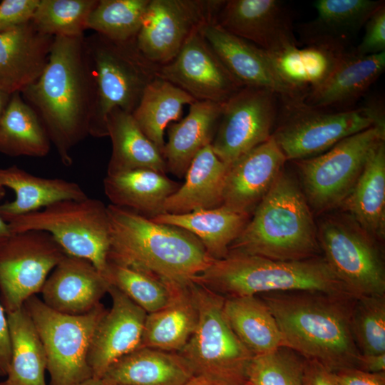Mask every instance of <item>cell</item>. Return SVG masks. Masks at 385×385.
Listing matches in <instances>:
<instances>
[{
    "mask_svg": "<svg viewBox=\"0 0 385 385\" xmlns=\"http://www.w3.org/2000/svg\"><path fill=\"white\" fill-rule=\"evenodd\" d=\"M21 94L40 118L61 163L71 166L72 149L89 135L94 106L84 35L54 37L43 71Z\"/></svg>",
    "mask_w": 385,
    "mask_h": 385,
    "instance_id": "6da1fadb",
    "label": "cell"
},
{
    "mask_svg": "<svg viewBox=\"0 0 385 385\" xmlns=\"http://www.w3.org/2000/svg\"><path fill=\"white\" fill-rule=\"evenodd\" d=\"M260 295L277 322L282 346L332 372L357 369L361 353L351 329L357 297L315 291Z\"/></svg>",
    "mask_w": 385,
    "mask_h": 385,
    "instance_id": "7a4b0ae2",
    "label": "cell"
},
{
    "mask_svg": "<svg viewBox=\"0 0 385 385\" xmlns=\"http://www.w3.org/2000/svg\"><path fill=\"white\" fill-rule=\"evenodd\" d=\"M107 212L108 262L183 282L192 279L214 260L201 242L182 228L111 204Z\"/></svg>",
    "mask_w": 385,
    "mask_h": 385,
    "instance_id": "3957f363",
    "label": "cell"
},
{
    "mask_svg": "<svg viewBox=\"0 0 385 385\" xmlns=\"http://www.w3.org/2000/svg\"><path fill=\"white\" fill-rule=\"evenodd\" d=\"M229 252L280 261L321 256L314 212L299 183L283 170Z\"/></svg>",
    "mask_w": 385,
    "mask_h": 385,
    "instance_id": "277c9868",
    "label": "cell"
},
{
    "mask_svg": "<svg viewBox=\"0 0 385 385\" xmlns=\"http://www.w3.org/2000/svg\"><path fill=\"white\" fill-rule=\"evenodd\" d=\"M192 280L225 298L292 291L353 295L322 255L280 261L229 252L225 257L214 260Z\"/></svg>",
    "mask_w": 385,
    "mask_h": 385,
    "instance_id": "5b68a950",
    "label": "cell"
},
{
    "mask_svg": "<svg viewBox=\"0 0 385 385\" xmlns=\"http://www.w3.org/2000/svg\"><path fill=\"white\" fill-rule=\"evenodd\" d=\"M84 47L94 85V106L89 135L108 136L107 116L119 108L133 113L160 66L148 61L135 39L120 42L94 33L84 36Z\"/></svg>",
    "mask_w": 385,
    "mask_h": 385,
    "instance_id": "8992f818",
    "label": "cell"
},
{
    "mask_svg": "<svg viewBox=\"0 0 385 385\" xmlns=\"http://www.w3.org/2000/svg\"><path fill=\"white\" fill-rule=\"evenodd\" d=\"M385 124L381 108L368 105L332 112L312 107L302 98H279L272 134L287 160L318 155L342 140L375 125Z\"/></svg>",
    "mask_w": 385,
    "mask_h": 385,
    "instance_id": "52a82bcc",
    "label": "cell"
},
{
    "mask_svg": "<svg viewBox=\"0 0 385 385\" xmlns=\"http://www.w3.org/2000/svg\"><path fill=\"white\" fill-rule=\"evenodd\" d=\"M193 281V280H192ZM199 319L192 335L178 354L193 376L223 385H242L253 354L230 326L223 311L225 297L193 281Z\"/></svg>",
    "mask_w": 385,
    "mask_h": 385,
    "instance_id": "ba28073f",
    "label": "cell"
},
{
    "mask_svg": "<svg viewBox=\"0 0 385 385\" xmlns=\"http://www.w3.org/2000/svg\"><path fill=\"white\" fill-rule=\"evenodd\" d=\"M7 222L12 234L49 233L66 255L88 260L106 276L110 233L107 205L102 201L88 197L60 200Z\"/></svg>",
    "mask_w": 385,
    "mask_h": 385,
    "instance_id": "9c48e42d",
    "label": "cell"
},
{
    "mask_svg": "<svg viewBox=\"0 0 385 385\" xmlns=\"http://www.w3.org/2000/svg\"><path fill=\"white\" fill-rule=\"evenodd\" d=\"M385 140V124L351 135L327 151L294 161L299 185L312 212L339 208L359 178L373 150Z\"/></svg>",
    "mask_w": 385,
    "mask_h": 385,
    "instance_id": "30bf717a",
    "label": "cell"
},
{
    "mask_svg": "<svg viewBox=\"0 0 385 385\" xmlns=\"http://www.w3.org/2000/svg\"><path fill=\"white\" fill-rule=\"evenodd\" d=\"M317 227L323 257L353 295H385V266L377 240L343 212L323 214Z\"/></svg>",
    "mask_w": 385,
    "mask_h": 385,
    "instance_id": "8fae6325",
    "label": "cell"
},
{
    "mask_svg": "<svg viewBox=\"0 0 385 385\" xmlns=\"http://www.w3.org/2000/svg\"><path fill=\"white\" fill-rule=\"evenodd\" d=\"M24 307L45 349L49 385H78L93 377L88 353L96 329L108 309L100 303L86 314H66L51 309L36 295Z\"/></svg>",
    "mask_w": 385,
    "mask_h": 385,
    "instance_id": "7c38bea8",
    "label": "cell"
},
{
    "mask_svg": "<svg viewBox=\"0 0 385 385\" xmlns=\"http://www.w3.org/2000/svg\"><path fill=\"white\" fill-rule=\"evenodd\" d=\"M66 255L48 232L13 234L0 247V292L6 313L24 306L40 292L46 279Z\"/></svg>",
    "mask_w": 385,
    "mask_h": 385,
    "instance_id": "4fadbf2b",
    "label": "cell"
},
{
    "mask_svg": "<svg viewBox=\"0 0 385 385\" xmlns=\"http://www.w3.org/2000/svg\"><path fill=\"white\" fill-rule=\"evenodd\" d=\"M279 106L274 92L247 86L222 103L211 147L227 168L272 135Z\"/></svg>",
    "mask_w": 385,
    "mask_h": 385,
    "instance_id": "5bb4252c",
    "label": "cell"
},
{
    "mask_svg": "<svg viewBox=\"0 0 385 385\" xmlns=\"http://www.w3.org/2000/svg\"><path fill=\"white\" fill-rule=\"evenodd\" d=\"M225 1L150 0L135 42L150 62L172 61L189 37L214 22Z\"/></svg>",
    "mask_w": 385,
    "mask_h": 385,
    "instance_id": "9a60e30c",
    "label": "cell"
},
{
    "mask_svg": "<svg viewBox=\"0 0 385 385\" xmlns=\"http://www.w3.org/2000/svg\"><path fill=\"white\" fill-rule=\"evenodd\" d=\"M201 29L191 34L172 61L160 66L158 77L196 101L222 104L244 86L220 60Z\"/></svg>",
    "mask_w": 385,
    "mask_h": 385,
    "instance_id": "2e32d148",
    "label": "cell"
},
{
    "mask_svg": "<svg viewBox=\"0 0 385 385\" xmlns=\"http://www.w3.org/2000/svg\"><path fill=\"white\" fill-rule=\"evenodd\" d=\"M215 23L269 53L297 45L290 16L280 1H225Z\"/></svg>",
    "mask_w": 385,
    "mask_h": 385,
    "instance_id": "e0dca14e",
    "label": "cell"
},
{
    "mask_svg": "<svg viewBox=\"0 0 385 385\" xmlns=\"http://www.w3.org/2000/svg\"><path fill=\"white\" fill-rule=\"evenodd\" d=\"M287 159L271 135L227 169L222 205L250 215L284 170Z\"/></svg>",
    "mask_w": 385,
    "mask_h": 385,
    "instance_id": "ac0fdd59",
    "label": "cell"
},
{
    "mask_svg": "<svg viewBox=\"0 0 385 385\" xmlns=\"http://www.w3.org/2000/svg\"><path fill=\"white\" fill-rule=\"evenodd\" d=\"M112 306L99 322L88 353L93 377L101 379L115 361L141 346L147 313L110 284Z\"/></svg>",
    "mask_w": 385,
    "mask_h": 385,
    "instance_id": "d6986e66",
    "label": "cell"
},
{
    "mask_svg": "<svg viewBox=\"0 0 385 385\" xmlns=\"http://www.w3.org/2000/svg\"><path fill=\"white\" fill-rule=\"evenodd\" d=\"M201 32L220 60L243 86L269 90L279 98H302L277 73L267 51L234 36L214 22Z\"/></svg>",
    "mask_w": 385,
    "mask_h": 385,
    "instance_id": "ffe728a7",
    "label": "cell"
},
{
    "mask_svg": "<svg viewBox=\"0 0 385 385\" xmlns=\"http://www.w3.org/2000/svg\"><path fill=\"white\" fill-rule=\"evenodd\" d=\"M109 286L91 262L66 255L50 273L40 292L42 301L51 309L80 315L98 306Z\"/></svg>",
    "mask_w": 385,
    "mask_h": 385,
    "instance_id": "44dd1931",
    "label": "cell"
},
{
    "mask_svg": "<svg viewBox=\"0 0 385 385\" xmlns=\"http://www.w3.org/2000/svg\"><path fill=\"white\" fill-rule=\"evenodd\" d=\"M53 40L31 21L0 31V90L21 93L35 82L48 61Z\"/></svg>",
    "mask_w": 385,
    "mask_h": 385,
    "instance_id": "7402d4cb",
    "label": "cell"
},
{
    "mask_svg": "<svg viewBox=\"0 0 385 385\" xmlns=\"http://www.w3.org/2000/svg\"><path fill=\"white\" fill-rule=\"evenodd\" d=\"M170 289L168 304L147 314L141 346L179 352L197 327L199 312L193 281L165 279Z\"/></svg>",
    "mask_w": 385,
    "mask_h": 385,
    "instance_id": "603a6c76",
    "label": "cell"
},
{
    "mask_svg": "<svg viewBox=\"0 0 385 385\" xmlns=\"http://www.w3.org/2000/svg\"><path fill=\"white\" fill-rule=\"evenodd\" d=\"M384 68L385 51L367 56L347 51L328 78L303 101L327 110L352 103L365 93Z\"/></svg>",
    "mask_w": 385,
    "mask_h": 385,
    "instance_id": "cb8c5ba5",
    "label": "cell"
},
{
    "mask_svg": "<svg viewBox=\"0 0 385 385\" xmlns=\"http://www.w3.org/2000/svg\"><path fill=\"white\" fill-rule=\"evenodd\" d=\"M222 105L210 101H195L188 114L172 123L168 130L163 155L167 171L183 178L195 156L210 145L220 118Z\"/></svg>",
    "mask_w": 385,
    "mask_h": 385,
    "instance_id": "d4e9b609",
    "label": "cell"
},
{
    "mask_svg": "<svg viewBox=\"0 0 385 385\" xmlns=\"http://www.w3.org/2000/svg\"><path fill=\"white\" fill-rule=\"evenodd\" d=\"M192 376L178 353L140 346L111 365L101 379L106 385H185Z\"/></svg>",
    "mask_w": 385,
    "mask_h": 385,
    "instance_id": "484cf974",
    "label": "cell"
},
{
    "mask_svg": "<svg viewBox=\"0 0 385 385\" xmlns=\"http://www.w3.org/2000/svg\"><path fill=\"white\" fill-rule=\"evenodd\" d=\"M347 51L344 45L324 43L267 53L282 81L304 98L328 78Z\"/></svg>",
    "mask_w": 385,
    "mask_h": 385,
    "instance_id": "4316f807",
    "label": "cell"
},
{
    "mask_svg": "<svg viewBox=\"0 0 385 385\" xmlns=\"http://www.w3.org/2000/svg\"><path fill=\"white\" fill-rule=\"evenodd\" d=\"M227 169L211 144L205 147L191 161L185 182L165 200L164 212L180 215L221 206Z\"/></svg>",
    "mask_w": 385,
    "mask_h": 385,
    "instance_id": "83f0119b",
    "label": "cell"
},
{
    "mask_svg": "<svg viewBox=\"0 0 385 385\" xmlns=\"http://www.w3.org/2000/svg\"><path fill=\"white\" fill-rule=\"evenodd\" d=\"M180 185L165 174L150 169L106 174L103 180L110 204L149 218L165 213V200Z\"/></svg>",
    "mask_w": 385,
    "mask_h": 385,
    "instance_id": "f1b7e54d",
    "label": "cell"
},
{
    "mask_svg": "<svg viewBox=\"0 0 385 385\" xmlns=\"http://www.w3.org/2000/svg\"><path fill=\"white\" fill-rule=\"evenodd\" d=\"M0 187L15 192L14 200L0 205V215L6 222L57 201L88 197L76 183L38 177L14 165L0 168Z\"/></svg>",
    "mask_w": 385,
    "mask_h": 385,
    "instance_id": "f546056e",
    "label": "cell"
},
{
    "mask_svg": "<svg viewBox=\"0 0 385 385\" xmlns=\"http://www.w3.org/2000/svg\"><path fill=\"white\" fill-rule=\"evenodd\" d=\"M339 208L376 240H384L385 140L371 153L359 178Z\"/></svg>",
    "mask_w": 385,
    "mask_h": 385,
    "instance_id": "4dcf8cb0",
    "label": "cell"
},
{
    "mask_svg": "<svg viewBox=\"0 0 385 385\" xmlns=\"http://www.w3.org/2000/svg\"><path fill=\"white\" fill-rule=\"evenodd\" d=\"M112 152L107 174L150 169L165 174V161L159 149L140 130L131 113L114 108L107 116Z\"/></svg>",
    "mask_w": 385,
    "mask_h": 385,
    "instance_id": "1f68e13d",
    "label": "cell"
},
{
    "mask_svg": "<svg viewBox=\"0 0 385 385\" xmlns=\"http://www.w3.org/2000/svg\"><path fill=\"white\" fill-rule=\"evenodd\" d=\"M250 218V215L221 205L180 215L163 213L150 219L190 232L201 242L213 260H219L228 254L230 246L240 235Z\"/></svg>",
    "mask_w": 385,
    "mask_h": 385,
    "instance_id": "d6a6232c",
    "label": "cell"
},
{
    "mask_svg": "<svg viewBox=\"0 0 385 385\" xmlns=\"http://www.w3.org/2000/svg\"><path fill=\"white\" fill-rule=\"evenodd\" d=\"M384 4L371 0H318L314 2L316 19L304 26L307 44L345 42L356 34Z\"/></svg>",
    "mask_w": 385,
    "mask_h": 385,
    "instance_id": "836d02e7",
    "label": "cell"
},
{
    "mask_svg": "<svg viewBox=\"0 0 385 385\" xmlns=\"http://www.w3.org/2000/svg\"><path fill=\"white\" fill-rule=\"evenodd\" d=\"M223 311L232 329L253 356L282 346L277 322L260 297L225 298Z\"/></svg>",
    "mask_w": 385,
    "mask_h": 385,
    "instance_id": "e575fe53",
    "label": "cell"
},
{
    "mask_svg": "<svg viewBox=\"0 0 385 385\" xmlns=\"http://www.w3.org/2000/svg\"><path fill=\"white\" fill-rule=\"evenodd\" d=\"M6 317L11 343L6 380L11 385H46V354L29 314L23 306Z\"/></svg>",
    "mask_w": 385,
    "mask_h": 385,
    "instance_id": "d590c367",
    "label": "cell"
},
{
    "mask_svg": "<svg viewBox=\"0 0 385 385\" xmlns=\"http://www.w3.org/2000/svg\"><path fill=\"white\" fill-rule=\"evenodd\" d=\"M51 143L40 118L21 93L11 94L0 118V153L42 158L49 153Z\"/></svg>",
    "mask_w": 385,
    "mask_h": 385,
    "instance_id": "8d00e7d4",
    "label": "cell"
},
{
    "mask_svg": "<svg viewBox=\"0 0 385 385\" xmlns=\"http://www.w3.org/2000/svg\"><path fill=\"white\" fill-rule=\"evenodd\" d=\"M195 101L183 90L157 77L145 89L132 115L143 133L163 154L165 128L170 123L179 119L185 105Z\"/></svg>",
    "mask_w": 385,
    "mask_h": 385,
    "instance_id": "74e56055",
    "label": "cell"
},
{
    "mask_svg": "<svg viewBox=\"0 0 385 385\" xmlns=\"http://www.w3.org/2000/svg\"><path fill=\"white\" fill-rule=\"evenodd\" d=\"M150 0H98L87 29L115 41L134 40L140 31Z\"/></svg>",
    "mask_w": 385,
    "mask_h": 385,
    "instance_id": "f35d334b",
    "label": "cell"
},
{
    "mask_svg": "<svg viewBox=\"0 0 385 385\" xmlns=\"http://www.w3.org/2000/svg\"><path fill=\"white\" fill-rule=\"evenodd\" d=\"M98 0H39L31 22L53 37H77L87 30L89 15Z\"/></svg>",
    "mask_w": 385,
    "mask_h": 385,
    "instance_id": "ab89813d",
    "label": "cell"
},
{
    "mask_svg": "<svg viewBox=\"0 0 385 385\" xmlns=\"http://www.w3.org/2000/svg\"><path fill=\"white\" fill-rule=\"evenodd\" d=\"M105 277L147 314L165 306L170 297L165 280L145 272L108 262Z\"/></svg>",
    "mask_w": 385,
    "mask_h": 385,
    "instance_id": "60d3db41",
    "label": "cell"
},
{
    "mask_svg": "<svg viewBox=\"0 0 385 385\" xmlns=\"http://www.w3.org/2000/svg\"><path fill=\"white\" fill-rule=\"evenodd\" d=\"M351 329L361 354L385 353V295L356 297Z\"/></svg>",
    "mask_w": 385,
    "mask_h": 385,
    "instance_id": "b9f144b4",
    "label": "cell"
},
{
    "mask_svg": "<svg viewBox=\"0 0 385 385\" xmlns=\"http://www.w3.org/2000/svg\"><path fill=\"white\" fill-rule=\"evenodd\" d=\"M306 359L291 349L281 346L253 356L247 371L252 385H303Z\"/></svg>",
    "mask_w": 385,
    "mask_h": 385,
    "instance_id": "7bdbcfd3",
    "label": "cell"
},
{
    "mask_svg": "<svg viewBox=\"0 0 385 385\" xmlns=\"http://www.w3.org/2000/svg\"><path fill=\"white\" fill-rule=\"evenodd\" d=\"M354 51L362 56L385 51V6L382 4L365 24V34Z\"/></svg>",
    "mask_w": 385,
    "mask_h": 385,
    "instance_id": "ee69618b",
    "label": "cell"
},
{
    "mask_svg": "<svg viewBox=\"0 0 385 385\" xmlns=\"http://www.w3.org/2000/svg\"><path fill=\"white\" fill-rule=\"evenodd\" d=\"M39 0H3L0 2V31L31 20Z\"/></svg>",
    "mask_w": 385,
    "mask_h": 385,
    "instance_id": "f6af8a7d",
    "label": "cell"
},
{
    "mask_svg": "<svg viewBox=\"0 0 385 385\" xmlns=\"http://www.w3.org/2000/svg\"><path fill=\"white\" fill-rule=\"evenodd\" d=\"M333 373L338 385H385V372L369 373L349 368Z\"/></svg>",
    "mask_w": 385,
    "mask_h": 385,
    "instance_id": "bcb514c9",
    "label": "cell"
},
{
    "mask_svg": "<svg viewBox=\"0 0 385 385\" xmlns=\"http://www.w3.org/2000/svg\"><path fill=\"white\" fill-rule=\"evenodd\" d=\"M303 385H338L334 373L314 360L306 359Z\"/></svg>",
    "mask_w": 385,
    "mask_h": 385,
    "instance_id": "7dc6e473",
    "label": "cell"
},
{
    "mask_svg": "<svg viewBox=\"0 0 385 385\" xmlns=\"http://www.w3.org/2000/svg\"><path fill=\"white\" fill-rule=\"evenodd\" d=\"M11 359V343L6 311L0 301V376H6Z\"/></svg>",
    "mask_w": 385,
    "mask_h": 385,
    "instance_id": "c3c4849f",
    "label": "cell"
},
{
    "mask_svg": "<svg viewBox=\"0 0 385 385\" xmlns=\"http://www.w3.org/2000/svg\"><path fill=\"white\" fill-rule=\"evenodd\" d=\"M357 369L369 373L385 372V353L360 354Z\"/></svg>",
    "mask_w": 385,
    "mask_h": 385,
    "instance_id": "681fc988",
    "label": "cell"
},
{
    "mask_svg": "<svg viewBox=\"0 0 385 385\" xmlns=\"http://www.w3.org/2000/svg\"><path fill=\"white\" fill-rule=\"evenodd\" d=\"M4 188L0 187V201L5 196ZM9 223L0 215V247L12 235Z\"/></svg>",
    "mask_w": 385,
    "mask_h": 385,
    "instance_id": "f907efd6",
    "label": "cell"
},
{
    "mask_svg": "<svg viewBox=\"0 0 385 385\" xmlns=\"http://www.w3.org/2000/svg\"><path fill=\"white\" fill-rule=\"evenodd\" d=\"M185 385H223L210 379L193 376ZM242 385H252L249 381Z\"/></svg>",
    "mask_w": 385,
    "mask_h": 385,
    "instance_id": "816d5d0a",
    "label": "cell"
},
{
    "mask_svg": "<svg viewBox=\"0 0 385 385\" xmlns=\"http://www.w3.org/2000/svg\"><path fill=\"white\" fill-rule=\"evenodd\" d=\"M10 96L11 95L0 90V118L8 104Z\"/></svg>",
    "mask_w": 385,
    "mask_h": 385,
    "instance_id": "f5cc1de1",
    "label": "cell"
},
{
    "mask_svg": "<svg viewBox=\"0 0 385 385\" xmlns=\"http://www.w3.org/2000/svg\"><path fill=\"white\" fill-rule=\"evenodd\" d=\"M78 385H106L101 379L91 377Z\"/></svg>",
    "mask_w": 385,
    "mask_h": 385,
    "instance_id": "db71d44e",
    "label": "cell"
},
{
    "mask_svg": "<svg viewBox=\"0 0 385 385\" xmlns=\"http://www.w3.org/2000/svg\"><path fill=\"white\" fill-rule=\"evenodd\" d=\"M0 385H11L6 379L1 381Z\"/></svg>",
    "mask_w": 385,
    "mask_h": 385,
    "instance_id": "11a10c76",
    "label": "cell"
}]
</instances>
